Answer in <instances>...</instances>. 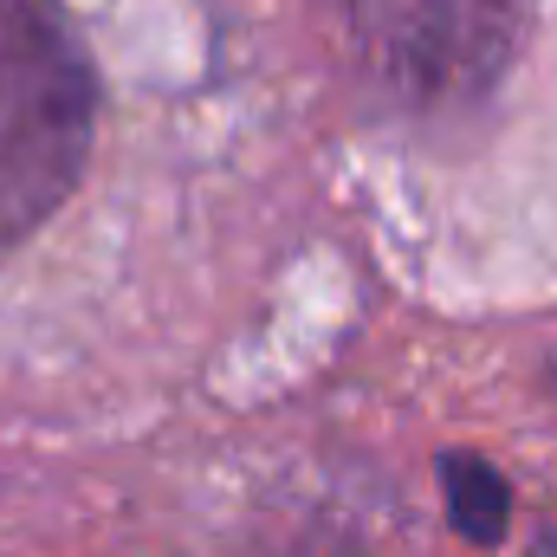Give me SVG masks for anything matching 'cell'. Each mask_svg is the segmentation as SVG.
I'll return each mask as SVG.
<instances>
[{
	"mask_svg": "<svg viewBox=\"0 0 557 557\" xmlns=\"http://www.w3.org/2000/svg\"><path fill=\"white\" fill-rule=\"evenodd\" d=\"M98 78L52 0H0V253L85 175Z\"/></svg>",
	"mask_w": 557,
	"mask_h": 557,
	"instance_id": "6da1fadb",
	"label": "cell"
},
{
	"mask_svg": "<svg viewBox=\"0 0 557 557\" xmlns=\"http://www.w3.org/2000/svg\"><path fill=\"white\" fill-rule=\"evenodd\" d=\"M532 0H357L370 65L421 111L480 104L519 59Z\"/></svg>",
	"mask_w": 557,
	"mask_h": 557,
	"instance_id": "7a4b0ae2",
	"label": "cell"
},
{
	"mask_svg": "<svg viewBox=\"0 0 557 557\" xmlns=\"http://www.w3.org/2000/svg\"><path fill=\"white\" fill-rule=\"evenodd\" d=\"M441 486H447V519L467 545H499L512 525V486L493 460L480 454H447L441 460Z\"/></svg>",
	"mask_w": 557,
	"mask_h": 557,
	"instance_id": "3957f363",
	"label": "cell"
}]
</instances>
